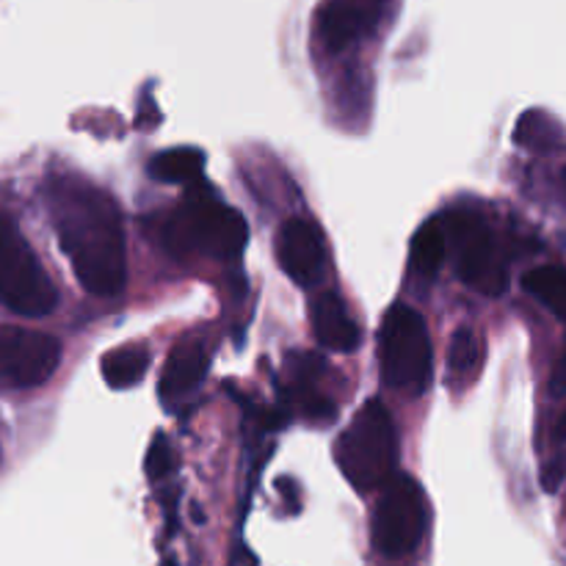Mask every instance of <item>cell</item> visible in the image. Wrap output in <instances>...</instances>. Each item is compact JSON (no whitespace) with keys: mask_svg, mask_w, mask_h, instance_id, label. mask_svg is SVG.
Returning a JSON list of instances; mask_svg holds the SVG:
<instances>
[{"mask_svg":"<svg viewBox=\"0 0 566 566\" xmlns=\"http://www.w3.org/2000/svg\"><path fill=\"white\" fill-rule=\"evenodd\" d=\"M48 208L77 282L92 296H116L127 282L125 232L114 199L88 182L59 177L48 186Z\"/></svg>","mask_w":566,"mask_h":566,"instance_id":"cell-1","label":"cell"},{"mask_svg":"<svg viewBox=\"0 0 566 566\" xmlns=\"http://www.w3.org/2000/svg\"><path fill=\"white\" fill-rule=\"evenodd\" d=\"M396 426L381 401H368L337 437L335 459L354 490H381L396 470Z\"/></svg>","mask_w":566,"mask_h":566,"instance_id":"cell-2","label":"cell"},{"mask_svg":"<svg viewBox=\"0 0 566 566\" xmlns=\"http://www.w3.org/2000/svg\"><path fill=\"white\" fill-rule=\"evenodd\" d=\"M249 227L235 208L210 191H191L166 227L171 252H199L210 260H235L243 252Z\"/></svg>","mask_w":566,"mask_h":566,"instance_id":"cell-3","label":"cell"},{"mask_svg":"<svg viewBox=\"0 0 566 566\" xmlns=\"http://www.w3.org/2000/svg\"><path fill=\"white\" fill-rule=\"evenodd\" d=\"M381 381L390 390L420 396L431 379V340L418 310L396 304L385 313L379 329Z\"/></svg>","mask_w":566,"mask_h":566,"instance_id":"cell-4","label":"cell"},{"mask_svg":"<svg viewBox=\"0 0 566 566\" xmlns=\"http://www.w3.org/2000/svg\"><path fill=\"white\" fill-rule=\"evenodd\" d=\"M59 293L9 216L0 213V304L25 318L53 313Z\"/></svg>","mask_w":566,"mask_h":566,"instance_id":"cell-5","label":"cell"},{"mask_svg":"<svg viewBox=\"0 0 566 566\" xmlns=\"http://www.w3.org/2000/svg\"><path fill=\"white\" fill-rule=\"evenodd\" d=\"M446 230L457 254L459 276L484 296H503L509 287V269L486 221L470 210H453L446 216Z\"/></svg>","mask_w":566,"mask_h":566,"instance_id":"cell-6","label":"cell"},{"mask_svg":"<svg viewBox=\"0 0 566 566\" xmlns=\"http://www.w3.org/2000/svg\"><path fill=\"white\" fill-rule=\"evenodd\" d=\"M426 534V497L418 481L392 475L381 486L374 514V545L381 556L403 558L415 553Z\"/></svg>","mask_w":566,"mask_h":566,"instance_id":"cell-7","label":"cell"},{"mask_svg":"<svg viewBox=\"0 0 566 566\" xmlns=\"http://www.w3.org/2000/svg\"><path fill=\"white\" fill-rule=\"evenodd\" d=\"M61 363V343L28 326H0V390L44 385Z\"/></svg>","mask_w":566,"mask_h":566,"instance_id":"cell-8","label":"cell"},{"mask_svg":"<svg viewBox=\"0 0 566 566\" xmlns=\"http://www.w3.org/2000/svg\"><path fill=\"white\" fill-rule=\"evenodd\" d=\"M282 271L298 287H315L326 274V247L318 227L307 219H287L276 238Z\"/></svg>","mask_w":566,"mask_h":566,"instance_id":"cell-9","label":"cell"},{"mask_svg":"<svg viewBox=\"0 0 566 566\" xmlns=\"http://www.w3.org/2000/svg\"><path fill=\"white\" fill-rule=\"evenodd\" d=\"M208 348L197 337H188V340L177 343L171 348L169 359L164 365V374H160L158 392L164 398V403H177L186 396H191L199 385H202L205 374H208Z\"/></svg>","mask_w":566,"mask_h":566,"instance_id":"cell-10","label":"cell"},{"mask_svg":"<svg viewBox=\"0 0 566 566\" xmlns=\"http://www.w3.org/2000/svg\"><path fill=\"white\" fill-rule=\"evenodd\" d=\"M313 332L318 337V343L329 352H354L363 340L359 335V326L354 324V318L348 315L346 304L335 296V293H321L313 302Z\"/></svg>","mask_w":566,"mask_h":566,"instance_id":"cell-11","label":"cell"},{"mask_svg":"<svg viewBox=\"0 0 566 566\" xmlns=\"http://www.w3.org/2000/svg\"><path fill=\"white\" fill-rule=\"evenodd\" d=\"M368 25V9L363 0H329L321 9L318 36L329 53L346 50Z\"/></svg>","mask_w":566,"mask_h":566,"instance_id":"cell-12","label":"cell"},{"mask_svg":"<svg viewBox=\"0 0 566 566\" xmlns=\"http://www.w3.org/2000/svg\"><path fill=\"white\" fill-rule=\"evenodd\" d=\"M448 254V230L442 221H426L412 238V249H409V260L412 269L418 271L423 280H431L437 271L442 269Z\"/></svg>","mask_w":566,"mask_h":566,"instance_id":"cell-13","label":"cell"},{"mask_svg":"<svg viewBox=\"0 0 566 566\" xmlns=\"http://www.w3.org/2000/svg\"><path fill=\"white\" fill-rule=\"evenodd\" d=\"M99 368H103L105 385L114 387V390H127L144 379L149 368V354L138 346H122L105 354Z\"/></svg>","mask_w":566,"mask_h":566,"instance_id":"cell-14","label":"cell"},{"mask_svg":"<svg viewBox=\"0 0 566 566\" xmlns=\"http://www.w3.org/2000/svg\"><path fill=\"white\" fill-rule=\"evenodd\" d=\"M205 155L193 147L166 149L149 160V175L160 182H193L202 177Z\"/></svg>","mask_w":566,"mask_h":566,"instance_id":"cell-15","label":"cell"},{"mask_svg":"<svg viewBox=\"0 0 566 566\" xmlns=\"http://www.w3.org/2000/svg\"><path fill=\"white\" fill-rule=\"evenodd\" d=\"M525 291L545 304L556 318L566 321V269L558 265H539V269L528 271L523 280Z\"/></svg>","mask_w":566,"mask_h":566,"instance_id":"cell-16","label":"cell"},{"mask_svg":"<svg viewBox=\"0 0 566 566\" xmlns=\"http://www.w3.org/2000/svg\"><path fill=\"white\" fill-rule=\"evenodd\" d=\"M481 359H484L481 337L470 326H459L451 337V346H448V368H451V374L459 376V379H470L479 370Z\"/></svg>","mask_w":566,"mask_h":566,"instance_id":"cell-17","label":"cell"},{"mask_svg":"<svg viewBox=\"0 0 566 566\" xmlns=\"http://www.w3.org/2000/svg\"><path fill=\"white\" fill-rule=\"evenodd\" d=\"M514 142L523 144V147L528 149H536V153H547V149H553L562 142V130H558V125L547 114H542V111H528V114L520 116L517 130H514Z\"/></svg>","mask_w":566,"mask_h":566,"instance_id":"cell-18","label":"cell"},{"mask_svg":"<svg viewBox=\"0 0 566 566\" xmlns=\"http://www.w3.org/2000/svg\"><path fill=\"white\" fill-rule=\"evenodd\" d=\"M285 370L287 379H291V396H296V392L315 390V381L324 376L326 363L321 354L291 352L285 357Z\"/></svg>","mask_w":566,"mask_h":566,"instance_id":"cell-19","label":"cell"},{"mask_svg":"<svg viewBox=\"0 0 566 566\" xmlns=\"http://www.w3.org/2000/svg\"><path fill=\"white\" fill-rule=\"evenodd\" d=\"M171 468H175V453H171V448H169V442H166V437L158 434L153 440V446H149L147 462H144V470H147L149 479L160 481V479H166V475L171 473Z\"/></svg>","mask_w":566,"mask_h":566,"instance_id":"cell-20","label":"cell"},{"mask_svg":"<svg viewBox=\"0 0 566 566\" xmlns=\"http://www.w3.org/2000/svg\"><path fill=\"white\" fill-rule=\"evenodd\" d=\"M564 481H566V457H558L553 459L551 464H545V470H542V486H545V492H558Z\"/></svg>","mask_w":566,"mask_h":566,"instance_id":"cell-21","label":"cell"},{"mask_svg":"<svg viewBox=\"0 0 566 566\" xmlns=\"http://www.w3.org/2000/svg\"><path fill=\"white\" fill-rule=\"evenodd\" d=\"M551 392H553V396H566V346H564L562 359L556 363V370H553Z\"/></svg>","mask_w":566,"mask_h":566,"instance_id":"cell-22","label":"cell"},{"mask_svg":"<svg viewBox=\"0 0 566 566\" xmlns=\"http://www.w3.org/2000/svg\"><path fill=\"white\" fill-rule=\"evenodd\" d=\"M553 434H556V440H558V442H564V440H566V409H564L562 418H558L556 431H553Z\"/></svg>","mask_w":566,"mask_h":566,"instance_id":"cell-23","label":"cell"},{"mask_svg":"<svg viewBox=\"0 0 566 566\" xmlns=\"http://www.w3.org/2000/svg\"><path fill=\"white\" fill-rule=\"evenodd\" d=\"M363 3H379V0H363Z\"/></svg>","mask_w":566,"mask_h":566,"instance_id":"cell-24","label":"cell"},{"mask_svg":"<svg viewBox=\"0 0 566 566\" xmlns=\"http://www.w3.org/2000/svg\"><path fill=\"white\" fill-rule=\"evenodd\" d=\"M564 180H566V177H564Z\"/></svg>","mask_w":566,"mask_h":566,"instance_id":"cell-25","label":"cell"}]
</instances>
